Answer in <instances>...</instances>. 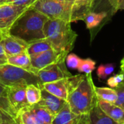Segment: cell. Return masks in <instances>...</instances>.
<instances>
[{
	"label": "cell",
	"instance_id": "4",
	"mask_svg": "<svg viewBox=\"0 0 124 124\" xmlns=\"http://www.w3.org/2000/svg\"><path fill=\"white\" fill-rule=\"evenodd\" d=\"M0 82L5 86H27L29 84L41 86L36 74L7 62L0 65Z\"/></svg>",
	"mask_w": 124,
	"mask_h": 124
},
{
	"label": "cell",
	"instance_id": "30",
	"mask_svg": "<svg viewBox=\"0 0 124 124\" xmlns=\"http://www.w3.org/2000/svg\"><path fill=\"white\" fill-rule=\"evenodd\" d=\"M120 0H107V2L110 7L111 9V15H114L118 9V6Z\"/></svg>",
	"mask_w": 124,
	"mask_h": 124
},
{
	"label": "cell",
	"instance_id": "22",
	"mask_svg": "<svg viewBox=\"0 0 124 124\" xmlns=\"http://www.w3.org/2000/svg\"><path fill=\"white\" fill-rule=\"evenodd\" d=\"M26 99L30 106L37 105L41 97V88L34 84H29L25 88Z\"/></svg>",
	"mask_w": 124,
	"mask_h": 124
},
{
	"label": "cell",
	"instance_id": "11",
	"mask_svg": "<svg viewBox=\"0 0 124 124\" xmlns=\"http://www.w3.org/2000/svg\"><path fill=\"white\" fill-rule=\"evenodd\" d=\"M0 43L7 57L24 52L28 46V44L17 37L9 35L7 32H5L0 37Z\"/></svg>",
	"mask_w": 124,
	"mask_h": 124
},
{
	"label": "cell",
	"instance_id": "3",
	"mask_svg": "<svg viewBox=\"0 0 124 124\" xmlns=\"http://www.w3.org/2000/svg\"><path fill=\"white\" fill-rule=\"evenodd\" d=\"M67 102L71 111L76 115L90 113L98 102L91 74H85L78 85L68 94Z\"/></svg>",
	"mask_w": 124,
	"mask_h": 124
},
{
	"label": "cell",
	"instance_id": "42",
	"mask_svg": "<svg viewBox=\"0 0 124 124\" xmlns=\"http://www.w3.org/2000/svg\"><path fill=\"white\" fill-rule=\"evenodd\" d=\"M96 1H97V0H95V1H94V3H95V2H96Z\"/></svg>",
	"mask_w": 124,
	"mask_h": 124
},
{
	"label": "cell",
	"instance_id": "32",
	"mask_svg": "<svg viewBox=\"0 0 124 124\" xmlns=\"http://www.w3.org/2000/svg\"><path fill=\"white\" fill-rule=\"evenodd\" d=\"M6 96H7V86H5L0 82V97H6Z\"/></svg>",
	"mask_w": 124,
	"mask_h": 124
},
{
	"label": "cell",
	"instance_id": "24",
	"mask_svg": "<svg viewBox=\"0 0 124 124\" xmlns=\"http://www.w3.org/2000/svg\"><path fill=\"white\" fill-rule=\"evenodd\" d=\"M115 70V65L113 63L100 65L97 70V75L100 79L104 80L111 75Z\"/></svg>",
	"mask_w": 124,
	"mask_h": 124
},
{
	"label": "cell",
	"instance_id": "37",
	"mask_svg": "<svg viewBox=\"0 0 124 124\" xmlns=\"http://www.w3.org/2000/svg\"><path fill=\"white\" fill-rule=\"evenodd\" d=\"M5 63H7V60L0 59V65H3V64H5Z\"/></svg>",
	"mask_w": 124,
	"mask_h": 124
},
{
	"label": "cell",
	"instance_id": "23",
	"mask_svg": "<svg viewBox=\"0 0 124 124\" xmlns=\"http://www.w3.org/2000/svg\"><path fill=\"white\" fill-rule=\"evenodd\" d=\"M15 118L16 115L12 110L7 97H0V122Z\"/></svg>",
	"mask_w": 124,
	"mask_h": 124
},
{
	"label": "cell",
	"instance_id": "6",
	"mask_svg": "<svg viewBox=\"0 0 124 124\" xmlns=\"http://www.w3.org/2000/svg\"><path fill=\"white\" fill-rule=\"evenodd\" d=\"M85 75H76L56 81L43 84L41 88L50 94L67 101L68 94L78 85Z\"/></svg>",
	"mask_w": 124,
	"mask_h": 124
},
{
	"label": "cell",
	"instance_id": "41",
	"mask_svg": "<svg viewBox=\"0 0 124 124\" xmlns=\"http://www.w3.org/2000/svg\"><path fill=\"white\" fill-rule=\"evenodd\" d=\"M67 1H70V2H73V3L75 0H67Z\"/></svg>",
	"mask_w": 124,
	"mask_h": 124
},
{
	"label": "cell",
	"instance_id": "10",
	"mask_svg": "<svg viewBox=\"0 0 124 124\" xmlns=\"http://www.w3.org/2000/svg\"><path fill=\"white\" fill-rule=\"evenodd\" d=\"M26 86H7V98L9 103V105L17 116V114L23 108L30 106L27 102Z\"/></svg>",
	"mask_w": 124,
	"mask_h": 124
},
{
	"label": "cell",
	"instance_id": "36",
	"mask_svg": "<svg viewBox=\"0 0 124 124\" xmlns=\"http://www.w3.org/2000/svg\"><path fill=\"white\" fill-rule=\"evenodd\" d=\"M121 73L124 74V57L121 62Z\"/></svg>",
	"mask_w": 124,
	"mask_h": 124
},
{
	"label": "cell",
	"instance_id": "7",
	"mask_svg": "<svg viewBox=\"0 0 124 124\" xmlns=\"http://www.w3.org/2000/svg\"><path fill=\"white\" fill-rule=\"evenodd\" d=\"M36 76H38L41 85L45 83L56 81L72 76L67 69L65 61H61L49 65L44 68L39 70Z\"/></svg>",
	"mask_w": 124,
	"mask_h": 124
},
{
	"label": "cell",
	"instance_id": "17",
	"mask_svg": "<svg viewBox=\"0 0 124 124\" xmlns=\"http://www.w3.org/2000/svg\"><path fill=\"white\" fill-rule=\"evenodd\" d=\"M7 62L18 68L25 69L26 70L33 72L36 74V72L31 65V57L26 51L15 55L8 56L7 59Z\"/></svg>",
	"mask_w": 124,
	"mask_h": 124
},
{
	"label": "cell",
	"instance_id": "21",
	"mask_svg": "<svg viewBox=\"0 0 124 124\" xmlns=\"http://www.w3.org/2000/svg\"><path fill=\"white\" fill-rule=\"evenodd\" d=\"M95 93L98 100L115 103L117 100V94L115 89L108 87H97L95 86Z\"/></svg>",
	"mask_w": 124,
	"mask_h": 124
},
{
	"label": "cell",
	"instance_id": "29",
	"mask_svg": "<svg viewBox=\"0 0 124 124\" xmlns=\"http://www.w3.org/2000/svg\"><path fill=\"white\" fill-rule=\"evenodd\" d=\"M37 0H7V3L12 4L17 6H23V7H31Z\"/></svg>",
	"mask_w": 124,
	"mask_h": 124
},
{
	"label": "cell",
	"instance_id": "26",
	"mask_svg": "<svg viewBox=\"0 0 124 124\" xmlns=\"http://www.w3.org/2000/svg\"><path fill=\"white\" fill-rule=\"evenodd\" d=\"M115 90L117 94V100L114 104L124 110V82L116 87Z\"/></svg>",
	"mask_w": 124,
	"mask_h": 124
},
{
	"label": "cell",
	"instance_id": "35",
	"mask_svg": "<svg viewBox=\"0 0 124 124\" xmlns=\"http://www.w3.org/2000/svg\"><path fill=\"white\" fill-rule=\"evenodd\" d=\"M118 9H124V0H120L119 1Z\"/></svg>",
	"mask_w": 124,
	"mask_h": 124
},
{
	"label": "cell",
	"instance_id": "2",
	"mask_svg": "<svg viewBox=\"0 0 124 124\" xmlns=\"http://www.w3.org/2000/svg\"><path fill=\"white\" fill-rule=\"evenodd\" d=\"M44 31L45 37L54 49L68 54L73 49L78 34L72 29L71 23L58 19H49L44 25Z\"/></svg>",
	"mask_w": 124,
	"mask_h": 124
},
{
	"label": "cell",
	"instance_id": "27",
	"mask_svg": "<svg viewBox=\"0 0 124 124\" xmlns=\"http://www.w3.org/2000/svg\"><path fill=\"white\" fill-rule=\"evenodd\" d=\"M81 59L77 56L75 54H68L66 57L65 59V62L66 64L68 65V67H69L70 68L72 69H78L80 62H81Z\"/></svg>",
	"mask_w": 124,
	"mask_h": 124
},
{
	"label": "cell",
	"instance_id": "39",
	"mask_svg": "<svg viewBox=\"0 0 124 124\" xmlns=\"http://www.w3.org/2000/svg\"><path fill=\"white\" fill-rule=\"evenodd\" d=\"M4 33H5V32L2 31H1V30L0 29V37H1V36H2V35L4 34Z\"/></svg>",
	"mask_w": 124,
	"mask_h": 124
},
{
	"label": "cell",
	"instance_id": "31",
	"mask_svg": "<svg viewBox=\"0 0 124 124\" xmlns=\"http://www.w3.org/2000/svg\"><path fill=\"white\" fill-rule=\"evenodd\" d=\"M76 124H90L89 114H86V115H81V118L79 119L78 122Z\"/></svg>",
	"mask_w": 124,
	"mask_h": 124
},
{
	"label": "cell",
	"instance_id": "8",
	"mask_svg": "<svg viewBox=\"0 0 124 124\" xmlns=\"http://www.w3.org/2000/svg\"><path fill=\"white\" fill-rule=\"evenodd\" d=\"M30 7L17 6L9 3L0 5V29L4 32H7L15 20Z\"/></svg>",
	"mask_w": 124,
	"mask_h": 124
},
{
	"label": "cell",
	"instance_id": "28",
	"mask_svg": "<svg viewBox=\"0 0 124 124\" xmlns=\"http://www.w3.org/2000/svg\"><path fill=\"white\" fill-rule=\"evenodd\" d=\"M124 81V74L119 73V74H116L113 76H111L110 78H108L107 83L113 89H115L116 87H117L120 84L123 83Z\"/></svg>",
	"mask_w": 124,
	"mask_h": 124
},
{
	"label": "cell",
	"instance_id": "19",
	"mask_svg": "<svg viewBox=\"0 0 124 124\" xmlns=\"http://www.w3.org/2000/svg\"><path fill=\"white\" fill-rule=\"evenodd\" d=\"M52 49L53 48L51 43L46 38H44L29 44L26 52L30 57H33Z\"/></svg>",
	"mask_w": 124,
	"mask_h": 124
},
{
	"label": "cell",
	"instance_id": "20",
	"mask_svg": "<svg viewBox=\"0 0 124 124\" xmlns=\"http://www.w3.org/2000/svg\"><path fill=\"white\" fill-rule=\"evenodd\" d=\"M108 13L106 12H96L91 11L86 14L84 20L85 21L86 28L88 29H93L99 26L102 22L107 17Z\"/></svg>",
	"mask_w": 124,
	"mask_h": 124
},
{
	"label": "cell",
	"instance_id": "14",
	"mask_svg": "<svg viewBox=\"0 0 124 124\" xmlns=\"http://www.w3.org/2000/svg\"><path fill=\"white\" fill-rule=\"evenodd\" d=\"M81 116L73 113L67 102L60 111L54 116L52 124H76Z\"/></svg>",
	"mask_w": 124,
	"mask_h": 124
},
{
	"label": "cell",
	"instance_id": "15",
	"mask_svg": "<svg viewBox=\"0 0 124 124\" xmlns=\"http://www.w3.org/2000/svg\"><path fill=\"white\" fill-rule=\"evenodd\" d=\"M98 105L102 110L110 118L120 124H124V110L113 103L98 100Z\"/></svg>",
	"mask_w": 124,
	"mask_h": 124
},
{
	"label": "cell",
	"instance_id": "33",
	"mask_svg": "<svg viewBox=\"0 0 124 124\" xmlns=\"http://www.w3.org/2000/svg\"><path fill=\"white\" fill-rule=\"evenodd\" d=\"M0 59L4 60H7V56L4 50L2 45L1 44V43H0Z\"/></svg>",
	"mask_w": 124,
	"mask_h": 124
},
{
	"label": "cell",
	"instance_id": "25",
	"mask_svg": "<svg viewBox=\"0 0 124 124\" xmlns=\"http://www.w3.org/2000/svg\"><path fill=\"white\" fill-rule=\"evenodd\" d=\"M96 62L90 58L81 59L80 65L78 68V70L80 73H84L85 74H91L92 72L95 69Z\"/></svg>",
	"mask_w": 124,
	"mask_h": 124
},
{
	"label": "cell",
	"instance_id": "18",
	"mask_svg": "<svg viewBox=\"0 0 124 124\" xmlns=\"http://www.w3.org/2000/svg\"><path fill=\"white\" fill-rule=\"evenodd\" d=\"M90 124H120L108 116L100 108L98 102L89 113Z\"/></svg>",
	"mask_w": 124,
	"mask_h": 124
},
{
	"label": "cell",
	"instance_id": "34",
	"mask_svg": "<svg viewBox=\"0 0 124 124\" xmlns=\"http://www.w3.org/2000/svg\"><path fill=\"white\" fill-rule=\"evenodd\" d=\"M0 124H17L15 119H8L0 122Z\"/></svg>",
	"mask_w": 124,
	"mask_h": 124
},
{
	"label": "cell",
	"instance_id": "13",
	"mask_svg": "<svg viewBox=\"0 0 124 124\" xmlns=\"http://www.w3.org/2000/svg\"><path fill=\"white\" fill-rule=\"evenodd\" d=\"M95 0H75L72 7L71 23L84 20L87 13L92 11Z\"/></svg>",
	"mask_w": 124,
	"mask_h": 124
},
{
	"label": "cell",
	"instance_id": "38",
	"mask_svg": "<svg viewBox=\"0 0 124 124\" xmlns=\"http://www.w3.org/2000/svg\"><path fill=\"white\" fill-rule=\"evenodd\" d=\"M7 0H0V5L7 3Z\"/></svg>",
	"mask_w": 124,
	"mask_h": 124
},
{
	"label": "cell",
	"instance_id": "12",
	"mask_svg": "<svg viewBox=\"0 0 124 124\" xmlns=\"http://www.w3.org/2000/svg\"><path fill=\"white\" fill-rule=\"evenodd\" d=\"M41 97L37 105L48 110L50 113L55 116L65 105L67 101L50 94L43 88H41Z\"/></svg>",
	"mask_w": 124,
	"mask_h": 124
},
{
	"label": "cell",
	"instance_id": "40",
	"mask_svg": "<svg viewBox=\"0 0 124 124\" xmlns=\"http://www.w3.org/2000/svg\"><path fill=\"white\" fill-rule=\"evenodd\" d=\"M54 1H65L67 0H54Z\"/></svg>",
	"mask_w": 124,
	"mask_h": 124
},
{
	"label": "cell",
	"instance_id": "5",
	"mask_svg": "<svg viewBox=\"0 0 124 124\" xmlns=\"http://www.w3.org/2000/svg\"><path fill=\"white\" fill-rule=\"evenodd\" d=\"M73 2L54 0H37L31 8L44 14L50 20H62L71 23Z\"/></svg>",
	"mask_w": 124,
	"mask_h": 124
},
{
	"label": "cell",
	"instance_id": "1",
	"mask_svg": "<svg viewBox=\"0 0 124 124\" xmlns=\"http://www.w3.org/2000/svg\"><path fill=\"white\" fill-rule=\"evenodd\" d=\"M49 18L32 8L24 12L7 31L27 44L46 38L44 27Z\"/></svg>",
	"mask_w": 124,
	"mask_h": 124
},
{
	"label": "cell",
	"instance_id": "16",
	"mask_svg": "<svg viewBox=\"0 0 124 124\" xmlns=\"http://www.w3.org/2000/svg\"><path fill=\"white\" fill-rule=\"evenodd\" d=\"M17 124H44L35 112L33 105L21 110L16 116Z\"/></svg>",
	"mask_w": 124,
	"mask_h": 124
},
{
	"label": "cell",
	"instance_id": "9",
	"mask_svg": "<svg viewBox=\"0 0 124 124\" xmlns=\"http://www.w3.org/2000/svg\"><path fill=\"white\" fill-rule=\"evenodd\" d=\"M67 55L68 54L66 53L60 52L52 49L33 57H31V65L36 74L39 70H41L49 65L65 61Z\"/></svg>",
	"mask_w": 124,
	"mask_h": 124
}]
</instances>
